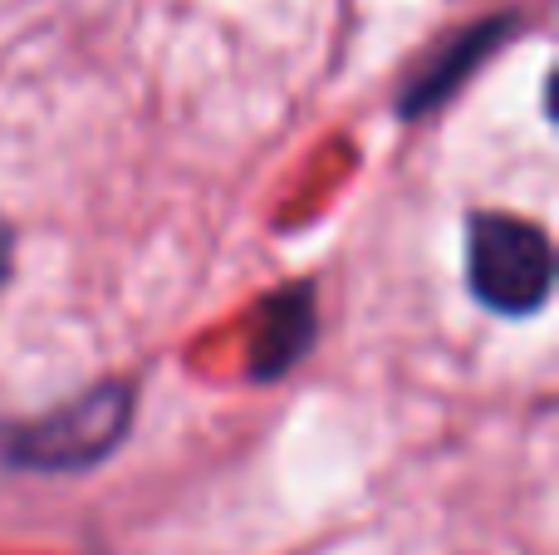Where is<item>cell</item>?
Masks as SVG:
<instances>
[{
	"label": "cell",
	"instance_id": "277c9868",
	"mask_svg": "<svg viewBox=\"0 0 559 555\" xmlns=\"http://www.w3.org/2000/svg\"><path fill=\"white\" fill-rule=\"evenodd\" d=\"M506 29H511V20H491V25H481V29H472V35L442 45V55H437L432 64L407 84V94H403V104L397 108H403L407 118H417V114H427L432 104H442V98L466 79V69H472L481 55H491V45L506 35Z\"/></svg>",
	"mask_w": 559,
	"mask_h": 555
},
{
	"label": "cell",
	"instance_id": "3957f363",
	"mask_svg": "<svg viewBox=\"0 0 559 555\" xmlns=\"http://www.w3.org/2000/svg\"><path fill=\"white\" fill-rule=\"evenodd\" d=\"M309 344H314V295H309V285H295V291L275 295L261 310L251 344V374L255 379H275V374L295 369Z\"/></svg>",
	"mask_w": 559,
	"mask_h": 555
},
{
	"label": "cell",
	"instance_id": "6da1fadb",
	"mask_svg": "<svg viewBox=\"0 0 559 555\" xmlns=\"http://www.w3.org/2000/svg\"><path fill=\"white\" fill-rule=\"evenodd\" d=\"M466 275H472V291L481 305H491L496 315L525 320L550 300V241H545L540 226L521 222V216H472V226H466Z\"/></svg>",
	"mask_w": 559,
	"mask_h": 555
},
{
	"label": "cell",
	"instance_id": "8992f818",
	"mask_svg": "<svg viewBox=\"0 0 559 555\" xmlns=\"http://www.w3.org/2000/svg\"><path fill=\"white\" fill-rule=\"evenodd\" d=\"M0 438H5V433H0Z\"/></svg>",
	"mask_w": 559,
	"mask_h": 555
},
{
	"label": "cell",
	"instance_id": "7a4b0ae2",
	"mask_svg": "<svg viewBox=\"0 0 559 555\" xmlns=\"http://www.w3.org/2000/svg\"><path fill=\"white\" fill-rule=\"evenodd\" d=\"M128 418H133V389L104 383V389L64 403L49 418L10 433V462L39 472H79L118 448V438L128 433Z\"/></svg>",
	"mask_w": 559,
	"mask_h": 555
},
{
	"label": "cell",
	"instance_id": "5b68a950",
	"mask_svg": "<svg viewBox=\"0 0 559 555\" xmlns=\"http://www.w3.org/2000/svg\"><path fill=\"white\" fill-rule=\"evenodd\" d=\"M10 251H15V236H10V226L0 222V281H5V271H10Z\"/></svg>",
	"mask_w": 559,
	"mask_h": 555
}]
</instances>
